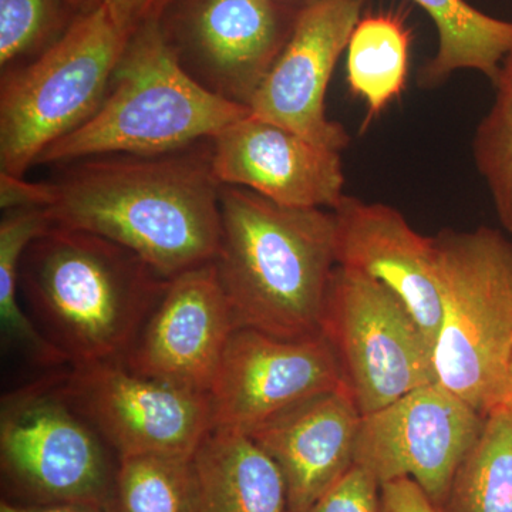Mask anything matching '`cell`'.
<instances>
[{
    "instance_id": "cell-1",
    "label": "cell",
    "mask_w": 512,
    "mask_h": 512,
    "mask_svg": "<svg viewBox=\"0 0 512 512\" xmlns=\"http://www.w3.org/2000/svg\"><path fill=\"white\" fill-rule=\"evenodd\" d=\"M60 165L47 181L53 225L123 245L167 279L217 258L222 184L211 140L157 156L107 154Z\"/></svg>"
},
{
    "instance_id": "cell-2",
    "label": "cell",
    "mask_w": 512,
    "mask_h": 512,
    "mask_svg": "<svg viewBox=\"0 0 512 512\" xmlns=\"http://www.w3.org/2000/svg\"><path fill=\"white\" fill-rule=\"evenodd\" d=\"M170 279L110 239L52 225L19 265L26 312L67 365L124 359Z\"/></svg>"
},
{
    "instance_id": "cell-3",
    "label": "cell",
    "mask_w": 512,
    "mask_h": 512,
    "mask_svg": "<svg viewBox=\"0 0 512 512\" xmlns=\"http://www.w3.org/2000/svg\"><path fill=\"white\" fill-rule=\"evenodd\" d=\"M215 265L238 328L298 339L319 335L336 268L335 212L289 208L222 185Z\"/></svg>"
},
{
    "instance_id": "cell-4",
    "label": "cell",
    "mask_w": 512,
    "mask_h": 512,
    "mask_svg": "<svg viewBox=\"0 0 512 512\" xmlns=\"http://www.w3.org/2000/svg\"><path fill=\"white\" fill-rule=\"evenodd\" d=\"M249 111L198 83L171 49L160 20H153L128 39L92 119L46 148L37 164L173 153L212 140Z\"/></svg>"
},
{
    "instance_id": "cell-5",
    "label": "cell",
    "mask_w": 512,
    "mask_h": 512,
    "mask_svg": "<svg viewBox=\"0 0 512 512\" xmlns=\"http://www.w3.org/2000/svg\"><path fill=\"white\" fill-rule=\"evenodd\" d=\"M441 293L437 382L487 417L512 402V241L498 229L433 237Z\"/></svg>"
},
{
    "instance_id": "cell-6",
    "label": "cell",
    "mask_w": 512,
    "mask_h": 512,
    "mask_svg": "<svg viewBox=\"0 0 512 512\" xmlns=\"http://www.w3.org/2000/svg\"><path fill=\"white\" fill-rule=\"evenodd\" d=\"M130 36L101 2L42 55L2 70L0 174L25 178L46 148L92 119Z\"/></svg>"
},
{
    "instance_id": "cell-7",
    "label": "cell",
    "mask_w": 512,
    "mask_h": 512,
    "mask_svg": "<svg viewBox=\"0 0 512 512\" xmlns=\"http://www.w3.org/2000/svg\"><path fill=\"white\" fill-rule=\"evenodd\" d=\"M0 468L18 504L110 512L119 457L66 399L60 373H52L3 396Z\"/></svg>"
},
{
    "instance_id": "cell-8",
    "label": "cell",
    "mask_w": 512,
    "mask_h": 512,
    "mask_svg": "<svg viewBox=\"0 0 512 512\" xmlns=\"http://www.w3.org/2000/svg\"><path fill=\"white\" fill-rule=\"evenodd\" d=\"M320 333L363 416L437 382L434 346L407 306L356 269H333Z\"/></svg>"
},
{
    "instance_id": "cell-9",
    "label": "cell",
    "mask_w": 512,
    "mask_h": 512,
    "mask_svg": "<svg viewBox=\"0 0 512 512\" xmlns=\"http://www.w3.org/2000/svg\"><path fill=\"white\" fill-rule=\"evenodd\" d=\"M66 399L117 457H194L214 429L210 394L138 375L123 359L60 373Z\"/></svg>"
},
{
    "instance_id": "cell-10",
    "label": "cell",
    "mask_w": 512,
    "mask_h": 512,
    "mask_svg": "<svg viewBox=\"0 0 512 512\" xmlns=\"http://www.w3.org/2000/svg\"><path fill=\"white\" fill-rule=\"evenodd\" d=\"M299 15L275 0H171L160 25L198 83L249 107Z\"/></svg>"
},
{
    "instance_id": "cell-11",
    "label": "cell",
    "mask_w": 512,
    "mask_h": 512,
    "mask_svg": "<svg viewBox=\"0 0 512 512\" xmlns=\"http://www.w3.org/2000/svg\"><path fill=\"white\" fill-rule=\"evenodd\" d=\"M485 416L439 382L365 414L355 466L380 485L410 478L443 508L458 467L483 433Z\"/></svg>"
},
{
    "instance_id": "cell-12",
    "label": "cell",
    "mask_w": 512,
    "mask_h": 512,
    "mask_svg": "<svg viewBox=\"0 0 512 512\" xmlns=\"http://www.w3.org/2000/svg\"><path fill=\"white\" fill-rule=\"evenodd\" d=\"M345 386L342 367L322 333L285 339L237 328L210 390L214 429L248 434L293 404Z\"/></svg>"
},
{
    "instance_id": "cell-13",
    "label": "cell",
    "mask_w": 512,
    "mask_h": 512,
    "mask_svg": "<svg viewBox=\"0 0 512 512\" xmlns=\"http://www.w3.org/2000/svg\"><path fill=\"white\" fill-rule=\"evenodd\" d=\"M237 328L217 265L208 262L170 279L123 360L138 375L210 394Z\"/></svg>"
},
{
    "instance_id": "cell-14",
    "label": "cell",
    "mask_w": 512,
    "mask_h": 512,
    "mask_svg": "<svg viewBox=\"0 0 512 512\" xmlns=\"http://www.w3.org/2000/svg\"><path fill=\"white\" fill-rule=\"evenodd\" d=\"M365 0H322L303 10L288 45L265 77L249 110L329 150H345L350 137L326 116L330 77L362 18Z\"/></svg>"
},
{
    "instance_id": "cell-15",
    "label": "cell",
    "mask_w": 512,
    "mask_h": 512,
    "mask_svg": "<svg viewBox=\"0 0 512 512\" xmlns=\"http://www.w3.org/2000/svg\"><path fill=\"white\" fill-rule=\"evenodd\" d=\"M222 185L245 188L289 208L335 210L345 187L338 151L320 147L251 111L211 140Z\"/></svg>"
},
{
    "instance_id": "cell-16",
    "label": "cell",
    "mask_w": 512,
    "mask_h": 512,
    "mask_svg": "<svg viewBox=\"0 0 512 512\" xmlns=\"http://www.w3.org/2000/svg\"><path fill=\"white\" fill-rule=\"evenodd\" d=\"M362 419L345 386L293 404L249 431L281 471L286 512H305L355 467Z\"/></svg>"
},
{
    "instance_id": "cell-17",
    "label": "cell",
    "mask_w": 512,
    "mask_h": 512,
    "mask_svg": "<svg viewBox=\"0 0 512 512\" xmlns=\"http://www.w3.org/2000/svg\"><path fill=\"white\" fill-rule=\"evenodd\" d=\"M336 262L382 282L407 306L431 345L441 323L436 245L380 202L345 195L335 210Z\"/></svg>"
},
{
    "instance_id": "cell-18",
    "label": "cell",
    "mask_w": 512,
    "mask_h": 512,
    "mask_svg": "<svg viewBox=\"0 0 512 512\" xmlns=\"http://www.w3.org/2000/svg\"><path fill=\"white\" fill-rule=\"evenodd\" d=\"M192 467L191 512H286L281 471L241 431L212 429Z\"/></svg>"
},
{
    "instance_id": "cell-19",
    "label": "cell",
    "mask_w": 512,
    "mask_h": 512,
    "mask_svg": "<svg viewBox=\"0 0 512 512\" xmlns=\"http://www.w3.org/2000/svg\"><path fill=\"white\" fill-rule=\"evenodd\" d=\"M433 20L436 55L420 73L423 87H436L458 70H477L495 83L512 53V22L485 15L466 0H412Z\"/></svg>"
},
{
    "instance_id": "cell-20",
    "label": "cell",
    "mask_w": 512,
    "mask_h": 512,
    "mask_svg": "<svg viewBox=\"0 0 512 512\" xmlns=\"http://www.w3.org/2000/svg\"><path fill=\"white\" fill-rule=\"evenodd\" d=\"M410 30L393 13L359 19L348 43L350 90L366 103V123L399 99L409 76Z\"/></svg>"
},
{
    "instance_id": "cell-21",
    "label": "cell",
    "mask_w": 512,
    "mask_h": 512,
    "mask_svg": "<svg viewBox=\"0 0 512 512\" xmlns=\"http://www.w3.org/2000/svg\"><path fill=\"white\" fill-rule=\"evenodd\" d=\"M0 222V325L3 342L42 367L66 365V360L36 328L19 305V265L30 242L52 227L42 208L3 211Z\"/></svg>"
},
{
    "instance_id": "cell-22",
    "label": "cell",
    "mask_w": 512,
    "mask_h": 512,
    "mask_svg": "<svg viewBox=\"0 0 512 512\" xmlns=\"http://www.w3.org/2000/svg\"><path fill=\"white\" fill-rule=\"evenodd\" d=\"M443 512H512V407L485 417L483 433L458 467Z\"/></svg>"
},
{
    "instance_id": "cell-23",
    "label": "cell",
    "mask_w": 512,
    "mask_h": 512,
    "mask_svg": "<svg viewBox=\"0 0 512 512\" xmlns=\"http://www.w3.org/2000/svg\"><path fill=\"white\" fill-rule=\"evenodd\" d=\"M192 457L120 458L110 512H191Z\"/></svg>"
},
{
    "instance_id": "cell-24",
    "label": "cell",
    "mask_w": 512,
    "mask_h": 512,
    "mask_svg": "<svg viewBox=\"0 0 512 512\" xmlns=\"http://www.w3.org/2000/svg\"><path fill=\"white\" fill-rule=\"evenodd\" d=\"M494 86L493 106L474 134L473 156L498 220L512 235V53L505 57Z\"/></svg>"
},
{
    "instance_id": "cell-25",
    "label": "cell",
    "mask_w": 512,
    "mask_h": 512,
    "mask_svg": "<svg viewBox=\"0 0 512 512\" xmlns=\"http://www.w3.org/2000/svg\"><path fill=\"white\" fill-rule=\"evenodd\" d=\"M79 15L67 0H0L2 70L42 55Z\"/></svg>"
},
{
    "instance_id": "cell-26",
    "label": "cell",
    "mask_w": 512,
    "mask_h": 512,
    "mask_svg": "<svg viewBox=\"0 0 512 512\" xmlns=\"http://www.w3.org/2000/svg\"><path fill=\"white\" fill-rule=\"evenodd\" d=\"M305 512H380V484L355 466Z\"/></svg>"
},
{
    "instance_id": "cell-27",
    "label": "cell",
    "mask_w": 512,
    "mask_h": 512,
    "mask_svg": "<svg viewBox=\"0 0 512 512\" xmlns=\"http://www.w3.org/2000/svg\"><path fill=\"white\" fill-rule=\"evenodd\" d=\"M380 512H443L410 478L380 485Z\"/></svg>"
},
{
    "instance_id": "cell-28",
    "label": "cell",
    "mask_w": 512,
    "mask_h": 512,
    "mask_svg": "<svg viewBox=\"0 0 512 512\" xmlns=\"http://www.w3.org/2000/svg\"><path fill=\"white\" fill-rule=\"evenodd\" d=\"M49 202V183H32L25 178L0 174V207L3 211L42 208Z\"/></svg>"
},
{
    "instance_id": "cell-29",
    "label": "cell",
    "mask_w": 512,
    "mask_h": 512,
    "mask_svg": "<svg viewBox=\"0 0 512 512\" xmlns=\"http://www.w3.org/2000/svg\"><path fill=\"white\" fill-rule=\"evenodd\" d=\"M109 6L114 19L121 28L133 35L141 26L153 20H160L161 15L171 0H101Z\"/></svg>"
},
{
    "instance_id": "cell-30",
    "label": "cell",
    "mask_w": 512,
    "mask_h": 512,
    "mask_svg": "<svg viewBox=\"0 0 512 512\" xmlns=\"http://www.w3.org/2000/svg\"><path fill=\"white\" fill-rule=\"evenodd\" d=\"M0 512H107L93 505L55 504V505H25L3 500Z\"/></svg>"
},
{
    "instance_id": "cell-31",
    "label": "cell",
    "mask_w": 512,
    "mask_h": 512,
    "mask_svg": "<svg viewBox=\"0 0 512 512\" xmlns=\"http://www.w3.org/2000/svg\"><path fill=\"white\" fill-rule=\"evenodd\" d=\"M275 2L285 6V8L293 10V12L302 13L303 10L311 8V6L322 2V0H275Z\"/></svg>"
},
{
    "instance_id": "cell-32",
    "label": "cell",
    "mask_w": 512,
    "mask_h": 512,
    "mask_svg": "<svg viewBox=\"0 0 512 512\" xmlns=\"http://www.w3.org/2000/svg\"><path fill=\"white\" fill-rule=\"evenodd\" d=\"M72 5V8L77 13H86L89 10L96 8L101 3V0H67Z\"/></svg>"
},
{
    "instance_id": "cell-33",
    "label": "cell",
    "mask_w": 512,
    "mask_h": 512,
    "mask_svg": "<svg viewBox=\"0 0 512 512\" xmlns=\"http://www.w3.org/2000/svg\"><path fill=\"white\" fill-rule=\"evenodd\" d=\"M510 382H511V389H512V360L510 365Z\"/></svg>"
},
{
    "instance_id": "cell-34",
    "label": "cell",
    "mask_w": 512,
    "mask_h": 512,
    "mask_svg": "<svg viewBox=\"0 0 512 512\" xmlns=\"http://www.w3.org/2000/svg\"><path fill=\"white\" fill-rule=\"evenodd\" d=\"M510 404H511V407H512V402Z\"/></svg>"
}]
</instances>
